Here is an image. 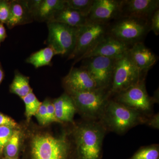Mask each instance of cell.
Listing matches in <instances>:
<instances>
[{
    "mask_svg": "<svg viewBox=\"0 0 159 159\" xmlns=\"http://www.w3.org/2000/svg\"><path fill=\"white\" fill-rule=\"evenodd\" d=\"M146 116L115 100L110 99L99 121L107 131L122 134L134 126L144 124Z\"/></svg>",
    "mask_w": 159,
    "mask_h": 159,
    "instance_id": "6da1fadb",
    "label": "cell"
},
{
    "mask_svg": "<svg viewBox=\"0 0 159 159\" xmlns=\"http://www.w3.org/2000/svg\"><path fill=\"white\" fill-rule=\"evenodd\" d=\"M107 130L99 121L88 120L75 131L77 152L81 159H99Z\"/></svg>",
    "mask_w": 159,
    "mask_h": 159,
    "instance_id": "7a4b0ae2",
    "label": "cell"
},
{
    "mask_svg": "<svg viewBox=\"0 0 159 159\" xmlns=\"http://www.w3.org/2000/svg\"><path fill=\"white\" fill-rule=\"evenodd\" d=\"M76 106L88 120L99 121L111 97L109 91L97 89L85 92L68 91Z\"/></svg>",
    "mask_w": 159,
    "mask_h": 159,
    "instance_id": "3957f363",
    "label": "cell"
},
{
    "mask_svg": "<svg viewBox=\"0 0 159 159\" xmlns=\"http://www.w3.org/2000/svg\"><path fill=\"white\" fill-rule=\"evenodd\" d=\"M70 144L65 135L56 138L37 135L31 143L32 159H67Z\"/></svg>",
    "mask_w": 159,
    "mask_h": 159,
    "instance_id": "277c9868",
    "label": "cell"
},
{
    "mask_svg": "<svg viewBox=\"0 0 159 159\" xmlns=\"http://www.w3.org/2000/svg\"><path fill=\"white\" fill-rule=\"evenodd\" d=\"M47 23L48 35L46 44L48 47L54 50L56 55L69 56L75 47L78 28L57 22Z\"/></svg>",
    "mask_w": 159,
    "mask_h": 159,
    "instance_id": "5b68a950",
    "label": "cell"
},
{
    "mask_svg": "<svg viewBox=\"0 0 159 159\" xmlns=\"http://www.w3.org/2000/svg\"><path fill=\"white\" fill-rule=\"evenodd\" d=\"M142 73L131 58L128 51L117 60L110 88L111 96L117 95L143 79Z\"/></svg>",
    "mask_w": 159,
    "mask_h": 159,
    "instance_id": "8992f818",
    "label": "cell"
},
{
    "mask_svg": "<svg viewBox=\"0 0 159 159\" xmlns=\"http://www.w3.org/2000/svg\"><path fill=\"white\" fill-rule=\"evenodd\" d=\"M115 100L145 116L150 114L155 102L148 96L144 79L117 94Z\"/></svg>",
    "mask_w": 159,
    "mask_h": 159,
    "instance_id": "52a82bcc",
    "label": "cell"
},
{
    "mask_svg": "<svg viewBox=\"0 0 159 159\" xmlns=\"http://www.w3.org/2000/svg\"><path fill=\"white\" fill-rule=\"evenodd\" d=\"M107 30L104 23L89 21L78 28L75 47L68 59H77L81 57L106 35Z\"/></svg>",
    "mask_w": 159,
    "mask_h": 159,
    "instance_id": "ba28073f",
    "label": "cell"
},
{
    "mask_svg": "<svg viewBox=\"0 0 159 159\" xmlns=\"http://www.w3.org/2000/svg\"><path fill=\"white\" fill-rule=\"evenodd\" d=\"M148 21L123 17L114 24L110 30L111 36L127 44L139 42L150 29Z\"/></svg>",
    "mask_w": 159,
    "mask_h": 159,
    "instance_id": "9c48e42d",
    "label": "cell"
},
{
    "mask_svg": "<svg viewBox=\"0 0 159 159\" xmlns=\"http://www.w3.org/2000/svg\"><path fill=\"white\" fill-rule=\"evenodd\" d=\"M86 59L87 61L83 67L96 83L97 88L108 89L111 84L117 60L101 56Z\"/></svg>",
    "mask_w": 159,
    "mask_h": 159,
    "instance_id": "30bf717a",
    "label": "cell"
},
{
    "mask_svg": "<svg viewBox=\"0 0 159 159\" xmlns=\"http://www.w3.org/2000/svg\"><path fill=\"white\" fill-rule=\"evenodd\" d=\"M129 49V45L127 44L120 41L111 35H106L90 50L76 60L74 64L81 60L97 56L118 60L123 57L128 52Z\"/></svg>",
    "mask_w": 159,
    "mask_h": 159,
    "instance_id": "8fae6325",
    "label": "cell"
},
{
    "mask_svg": "<svg viewBox=\"0 0 159 159\" xmlns=\"http://www.w3.org/2000/svg\"><path fill=\"white\" fill-rule=\"evenodd\" d=\"M159 6L158 0L122 1L120 16L148 21Z\"/></svg>",
    "mask_w": 159,
    "mask_h": 159,
    "instance_id": "7c38bea8",
    "label": "cell"
},
{
    "mask_svg": "<svg viewBox=\"0 0 159 159\" xmlns=\"http://www.w3.org/2000/svg\"><path fill=\"white\" fill-rule=\"evenodd\" d=\"M122 1L94 0L88 19L89 21L105 23L120 16Z\"/></svg>",
    "mask_w": 159,
    "mask_h": 159,
    "instance_id": "4fadbf2b",
    "label": "cell"
},
{
    "mask_svg": "<svg viewBox=\"0 0 159 159\" xmlns=\"http://www.w3.org/2000/svg\"><path fill=\"white\" fill-rule=\"evenodd\" d=\"M67 91L85 92L98 89L92 77L83 67H72L67 75L63 80Z\"/></svg>",
    "mask_w": 159,
    "mask_h": 159,
    "instance_id": "5bb4252c",
    "label": "cell"
},
{
    "mask_svg": "<svg viewBox=\"0 0 159 159\" xmlns=\"http://www.w3.org/2000/svg\"><path fill=\"white\" fill-rule=\"evenodd\" d=\"M34 15L30 7L29 1H11L10 13L6 25L9 29L21 25L31 23Z\"/></svg>",
    "mask_w": 159,
    "mask_h": 159,
    "instance_id": "9a60e30c",
    "label": "cell"
},
{
    "mask_svg": "<svg viewBox=\"0 0 159 159\" xmlns=\"http://www.w3.org/2000/svg\"><path fill=\"white\" fill-rule=\"evenodd\" d=\"M128 52L134 63L142 74L147 72L157 61L155 54L141 42L133 44Z\"/></svg>",
    "mask_w": 159,
    "mask_h": 159,
    "instance_id": "2e32d148",
    "label": "cell"
},
{
    "mask_svg": "<svg viewBox=\"0 0 159 159\" xmlns=\"http://www.w3.org/2000/svg\"><path fill=\"white\" fill-rule=\"evenodd\" d=\"M57 120L61 122H73L77 111L73 99L68 94H63L53 102Z\"/></svg>",
    "mask_w": 159,
    "mask_h": 159,
    "instance_id": "e0dca14e",
    "label": "cell"
},
{
    "mask_svg": "<svg viewBox=\"0 0 159 159\" xmlns=\"http://www.w3.org/2000/svg\"><path fill=\"white\" fill-rule=\"evenodd\" d=\"M66 6V0H41L34 14V20L48 22Z\"/></svg>",
    "mask_w": 159,
    "mask_h": 159,
    "instance_id": "ac0fdd59",
    "label": "cell"
},
{
    "mask_svg": "<svg viewBox=\"0 0 159 159\" xmlns=\"http://www.w3.org/2000/svg\"><path fill=\"white\" fill-rule=\"evenodd\" d=\"M51 21L62 23L70 27L78 28L85 25L89 20L87 17L66 5L63 9L54 15L49 22Z\"/></svg>",
    "mask_w": 159,
    "mask_h": 159,
    "instance_id": "d6986e66",
    "label": "cell"
},
{
    "mask_svg": "<svg viewBox=\"0 0 159 159\" xmlns=\"http://www.w3.org/2000/svg\"><path fill=\"white\" fill-rule=\"evenodd\" d=\"M54 55H56V54L54 50L48 46L31 54L26 59V62L32 65L35 68L44 66H51V61Z\"/></svg>",
    "mask_w": 159,
    "mask_h": 159,
    "instance_id": "ffe728a7",
    "label": "cell"
},
{
    "mask_svg": "<svg viewBox=\"0 0 159 159\" xmlns=\"http://www.w3.org/2000/svg\"><path fill=\"white\" fill-rule=\"evenodd\" d=\"M10 92L21 98L32 92L29 84V77L24 76L20 72H16L13 80L10 85Z\"/></svg>",
    "mask_w": 159,
    "mask_h": 159,
    "instance_id": "44dd1931",
    "label": "cell"
},
{
    "mask_svg": "<svg viewBox=\"0 0 159 159\" xmlns=\"http://www.w3.org/2000/svg\"><path fill=\"white\" fill-rule=\"evenodd\" d=\"M21 133L19 130L14 129L9 141L4 148L3 153L6 157L15 158L17 155L20 143Z\"/></svg>",
    "mask_w": 159,
    "mask_h": 159,
    "instance_id": "7402d4cb",
    "label": "cell"
},
{
    "mask_svg": "<svg viewBox=\"0 0 159 159\" xmlns=\"http://www.w3.org/2000/svg\"><path fill=\"white\" fill-rule=\"evenodd\" d=\"M25 106V115L27 119L30 120L32 116H35L42 102H40L33 92L21 98Z\"/></svg>",
    "mask_w": 159,
    "mask_h": 159,
    "instance_id": "603a6c76",
    "label": "cell"
},
{
    "mask_svg": "<svg viewBox=\"0 0 159 159\" xmlns=\"http://www.w3.org/2000/svg\"><path fill=\"white\" fill-rule=\"evenodd\" d=\"M94 0H66V5L85 17H88Z\"/></svg>",
    "mask_w": 159,
    "mask_h": 159,
    "instance_id": "cb8c5ba5",
    "label": "cell"
},
{
    "mask_svg": "<svg viewBox=\"0 0 159 159\" xmlns=\"http://www.w3.org/2000/svg\"><path fill=\"white\" fill-rule=\"evenodd\" d=\"M159 157V145L153 144L140 148L129 159H158Z\"/></svg>",
    "mask_w": 159,
    "mask_h": 159,
    "instance_id": "d4e9b609",
    "label": "cell"
},
{
    "mask_svg": "<svg viewBox=\"0 0 159 159\" xmlns=\"http://www.w3.org/2000/svg\"><path fill=\"white\" fill-rule=\"evenodd\" d=\"M14 128L9 126H0V154L3 153L4 148L13 133Z\"/></svg>",
    "mask_w": 159,
    "mask_h": 159,
    "instance_id": "484cf974",
    "label": "cell"
},
{
    "mask_svg": "<svg viewBox=\"0 0 159 159\" xmlns=\"http://www.w3.org/2000/svg\"><path fill=\"white\" fill-rule=\"evenodd\" d=\"M11 1L0 0V23L6 24L10 13Z\"/></svg>",
    "mask_w": 159,
    "mask_h": 159,
    "instance_id": "4316f807",
    "label": "cell"
},
{
    "mask_svg": "<svg viewBox=\"0 0 159 159\" xmlns=\"http://www.w3.org/2000/svg\"><path fill=\"white\" fill-rule=\"evenodd\" d=\"M40 124L44 125L49 123L47 113V101L42 102L35 116Z\"/></svg>",
    "mask_w": 159,
    "mask_h": 159,
    "instance_id": "83f0119b",
    "label": "cell"
},
{
    "mask_svg": "<svg viewBox=\"0 0 159 159\" xmlns=\"http://www.w3.org/2000/svg\"><path fill=\"white\" fill-rule=\"evenodd\" d=\"M150 30L156 35L159 34V9L155 11L150 18Z\"/></svg>",
    "mask_w": 159,
    "mask_h": 159,
    "instance_id": "f1b7e54d",
    "label": "cell"
},
{
    "mask_svg": "<svg viewBox=\"0 0 159 159\" xmlns=\"http://www.w3.org/2000/svg\"><path fill=\"white\" fill-rule=\"evenodd\" d=\"M144 124L152 128L155 129H159V113L154 114L152 116H148L145 118Z\"/></svg>",
    "mask_w": 159,
    "mask_h": 159,
    "instance_id": "f546056e",
    "label": "cell"
},
{
    "mask_svg": "<svg viewBox=\"0 0 159 159\" xmlns=\"http://www.w3.org/2000/svg\"><path fill=\"white\" fill-rule=\"evenodd\" d=\"M47 101V113H48V122H58L55 115V109L53 102H51L48 100Z\"/></svg>",
    "mask_w": 159,
    "mask_h": 159,
    "instance_id": "4dcf8cb0",
    "label": "cell"
},
{
    "mask_svg": "<svg viewBox=\"0 0 159 159\" xmlns=\"http://www.w3.org/2000/svg\"><path fill=\"white\" fill-rule=\"evenodd\" d=\"M16 125L17 124L14 120L0 113V126H9L14 129Z\"/></svg>",
    "mask_w": 159,
    "mask_h": 159,
    "instance_id": "1f68e13d",
    "label": "cell"
},
{
    "mask_svg": "<svg viewBox=\"0 0 159 159\" xmlns=\"http://www.w3.org/2000/svg\"><path fill=\"white\" fill-rule=\"evenodd\" d=\"M7 33L4 25L0 23V46L7 37Z\"/></svg>",
    "mask_w": 159,
    "mask_h": 159,
    "instance_id": "d6a6232c",
    "label": "cell"
},
{
    "mask_svg": "<svg viewBox=\"0 0 159 159\" xmlns=\"http://www.w3.org/2000/svg\"><path fill=\"white\" fill-rule=\"evenodd\" d=\"M4 77H5V74H4V70H3L2 65L0 63V84L2 82Z\"/></svg>",
    "mask_w": 159,
    "mask_h": 159,
    "instance_id": "836d02e7",
    "label": "cell"
},
{
    "mask_svg": "<svg viewBox=\"0 0 159 159\" xmlns=\"http://www.w3.org/2000/svg\"><path fill=\"white\" fill-rule=\"evenodd\" d=\"M3 159H16V158H8V157H5V158Z\"/></svg>",
    "mask_w": 159,
    "mask_h": 159,
    "instance_id": "e575fe53",
    "label": "cell"
}]
</instances>
